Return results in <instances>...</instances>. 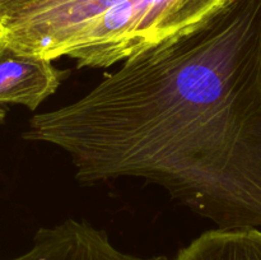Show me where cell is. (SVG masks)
<instances>
[{"label":"cell","mask_w":261,"mask_h":260,"mask_svg":"<svg viewBox=\"0 0 261 260\" xmlns=\"http://www.w3.org/2000/svg\"><path fill=\"white\" fill-rule=\"evenodd\" d=\"M228 0H122L61 50L78 68H109L195 30Z\"/></svg>","instance_id":"cell-2"},{"label":"cell","mask_w":261,"mask_h":260,"mask_svg":"<svg viewBox=\"0 0 261 260\" xmlns=\"http://www.w3.org/2000/svg\"><path fill=\"white\" fill-rule=\"evenodd\" d=\"M36 2L40 0H0V25Z\"/></svg>","instance_id":"cell-7"},{"label":"cell","mask_w":261,"mask_h":260,"mask_svg":"<svg viewBox=\"0 0 261 260\" xmlns=\"http://www.w3.org/2000/svg\"><path fill=\"white\" fill-rule=\"evenodd\" d=\"M122 0H40L0 25V42L55 60L81 30Z\"/></svg>","instance_id":"cell-3"},{"label":"cell","mask_w":261,"mask_h":260,"mask_svg":"<svg viewBox=\"0 0 261 260\" xmlns=\"http://www.w3.org/2000/svg\"><path fill=\"white\" fill-rule=\"evenodd\" d=\"M22 137L64 150L84 185L142 177L218 228L261 229V0H228Z\"/></svg>","instance_id":"cell-1"},{"label":"cell","mask_w":261,"mask_h":260,"mask_svg":"<svg viewBox=\"0 0 261 260\" xmlns=\"http://www.w3.org/2000/svg\"><path fill=\"white\" fill-rule=\"evenodd\" d=\"M175 260H261V229L206 231L181 249Z\"/></svg>","instance_id":"cell-6"},{"label":"cell","mask_w":261,"mask_h":260,"mask_svg":"<svg viewBox=\"0 0 261 260\" xmlns=\"http://www.w3.org/2000/svg\"><path fill=\"white\" fill-rule=\"evenodd\" d=\"M65 74L51 60L24 55L0 42V117L7 105H22L35 111L55 93Z\"/></svg>","instance_id":"cell-5"},{"label":"cell","mask_w":261,"mask_h":260,"mask_svg":"<svg viewBox=\"0 0 261 260\" xmlns=\"http://www.w3.org/2000/svg\"><path fill=\"white\" fill-rule=\"evenodd\" d=\"M4 260H168L166 256L140 257L116 249L102 229L75 219L40 228L32 247L24 254Z\"/></svg>","instance_id":"cell-4"}]
</instances>
